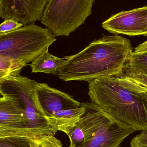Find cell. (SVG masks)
<instances>
[{
  "instance_id": "1",
  "label": "cell",
  "mask_w": 147,
  "mask_h": 147,
  "mask_svg": "<svg viewBox=\"0 0 147 147\" xmlns=\"http://www.w3.org/2000/svg\"><path fill=\"white\" fill-rule=\"evenodd\" d=\"M130 41L117 35L92 41L75 55L64 58L59 78L65 81H89L121 74L133 52Z\"/></svg>"
},
{
  "instance_id": "2",
  "label": "cell",
  "mask_w": 147,
  "mask_h": 147,
  "mask_svg": "<svg viewBox=\"0 0 147 147\" xmlns=\"http://www.w3.org/2000/svg\"><path fill=\"white\" fill-rule=\"evenodd\" d=\"M88 83L92 102L135 131L147 130V93L128 90L116 75L102 77Z\"/></svg>"
},
{
  "instance_id": "3",
  "label": "cell",
  "mask_w": 147,
  "mask_h": 147,
  "mask_svg": "<svg viewBox=\"0 0 147 147\" xmlns=\"http://www.w3.org/2000/svg\"><path fill=\"white\" fill-rule=\"evenodd\" d=\"M57 40L47 29L34 24L0 34V54L26 66Z\"/></svg>"
},
{
  "instance_id": "4",
  "label": "cell",
  "mask_w": 147,
  "mask_h": 147,
  "mask_svg": "<svg viewBox=\"0 0 147 147\" xmlns=\"http://www.w3.org/2000/svg\"><path fill=\"white\" fill-rule=\"evenodd\" d=\"M38 82L23 76L10 77L0 80L1 95L17 100L27 120V127L34 130L40 137L55 136L57 131L50 127L47 117L40 107L36 93Z\"/></svg>"
},
{
  "instance_id": "5",
  "label": "cell",
  "mask_w": 147,
  "mask_h": 147,
  "mask_svg": "<svg viewBox=\"0 0 147 147\" xmlns=\"http://www.w3.org/2000/svg\"><path fill=\"white\" fill-rule=\"evenodd\" d=\"M95 0H49L41 23L55 36H68L92 14Z\"/></svg>"
},
{
  "instance_id": "6",
  "label": "cell",
  "mask_w": 147,
  "mask_h": 147,
  "mask_svg": "<svg viewBox=\"0 0 147 147\" xmlns=\"http://www.w3.org/2000/svg\"><path fill=\"white\" fill-rule=\"evenodd\" d=\"M81 104L85 107L86 111L69 136L70 142L76 146L88 141L104 129L119 121L94 103Z\"/></svg>"
},
{
  "instance_id": "7",
  "label": "cell",
  "mask_w": 147,
  "mask_h": 147,
  "mask_svg": "<svg viewBox=\"0 0 147 147\" xmlns=\"http://www.w3.org/2000/svg\"><path fill=\"white\" fill-rule=\"evenodd\" d=\"M102 27L114 34L147 36V6L117 13L103 22Z\"/></svg>"
},
{
  "instance_id": "8",
  "label": "cell",
  "mask_w": 147,
  "mask_h": 147,
  "mask_svg": "<svg viewBox=\"0 0 147 147\" xmlns=\"http://www.w3.org/2000/svg\"><path fill=\"white\" fill-rule=\"evenodd\" d=\"M49 0H0V17L20 22L24 26L40 20Z\"/></svg>"
},
{
  "instance_id": "9",
  "label": "cell",
  "mask_w": 147,
  "mask_h": 147,
  "mask_svg": "<svg viewBox=\"0 0 147 147\" xmlns=\"http://www.w3.org/2000/svg\"><path fill=\"white\" fill-rule=\"evenodd\" d=\"M36 93L40 105L47 117L59 111L76 109L81 105L70 95L45 83H38Z\"/></svg>"
},
{
  "instance_id": "10",
  "label": "cell",
  "mask_w": 147,
  "mask_h": 147,
  "mask_svg": "<svg viewBox=\"0 0 147 147\" xmlns=\"http://www.w3.org/2000/svg\"><path fill=\"white\" fill-rule=\"evenodd\" d=\"M135 132L132 127L117 121L76 147H121L125 139Z\"/></svg>"
},
{
  "instance_id": "11",
  "label": "cell",
  "mask_w": 147,
  "mask_h": 147,
  "mask_svg": "<svg viewBox=\"0 0 147 147\" xmlns=\"http://www.w3.org/2000/svg\"><path fill=\"white\" fill-rule=\"evenodd\" d=\"M0 97V126L27 127L25 111L16 98L2 95Z\"/></svg>"
},
{
  "instance_id": "12",
  "label": "cell",
  "mask_w": 147,
  "mask_h": 147,
  "mask_svg": "<svg viewBox=\"0 0 147 147\" xmlns=\"http://www.w3.org/2000/svg\"><path fill=\"white\" fill-rule=\"evenodd\" d=\"M86 111L85 107L81 103L79 108L59 111L47 117V122L54 130L64 133L69 137Z\"/></svg>"
},
{
  "instance_id": "13",
  "label": "cell",
  "mask_w": 147,
  "mask_h": 147,
  "mask_svg": "<svg viewBox=\"0 0 147 147\" xmlns=\"http://www.w3.org/2000/svg\"><path fill=\"white\" fill-rule=\"evenodd\" d=\"M65 61L64 58L51 55L47 51L35 59L29 65L32 73L41 72L58 75V69Z\"/></svg>"
},
{
  "instance_id": "14",
  "label": "cell",
  "mask_w": 147,
  "mask_h": 147,
  "mask_svg": "<svg viewBox=\"0 0 147 147\" xmlns=\"http://www.w3.org/2000/svg\"><path fill=\"white\" fill-rule=\"evenodd\" d=\"M123 73L127 74H141L147 76V53L132 52L126 63Z\"/></svg>"
},
{
  "instance_id": "15",
  "label": "cell",
  "mask_w": 147,
  "mask_h": 147,
  "mask_svg": "<svg viewBox=\"0 0 147 147\" xmlns=\"http://www.w3.org/2000/svg\"><path fill=\"white\" fill-rule=\"evenodd\" d=\"M40 137L34 130L27 127L0 126V139L14 138L29 140Z\"/></svg>"
},
{
  "instance_id": "16",
  "label": "cell",
  "mask_w": 147,
  "mask_h": 147,
  "mask_svg": "<svg viewBox=\"0 0 147 147\" xmlns=\"http://www.w3.org/2000/svg\"><path fill=\"white\" fill-rule=\"evenodd\" d=\"M25 67L13 59L0 54V80L19 76Z\"/></svg>"
},
{
  "instance_id": "17",
  "label": "cell",
  "mask_w": 147,
  "mask_h": 147,
  "mask_svg": "<svg viewBox=\"0 0 147 147\" xmlns=\"http://www.w3.org/2000/svg\"><path fill=\"white\" fill-rule=\"evenodd\" d=\"M29 147H64L61 140L54 136L46 135L28 140Z\"/></svg>"
},
{
  "instance_id": "18",
  "label": "cell",
  "mask_w": 147,
  "mask_h": 147,
  "mask_svg": "<svg viewBox=\"0 0 147 147\" xmlns=\"http://www.w3.org/2000/svg\"><path fill=\"white\" fill-rule=\"evenodd\" d=\"M123 82L147 87V76L141 74H127L122 72L117 75Z\"/></svg>"
},
{
  "instance_id": "19",
  "label": "cell",
  "mask_w": 147,
  "mask_h": 147,
  "mask_svg": "<svg viewBox=\"0 0 147 147\" xmlns=\"http://www.w3.org/2000/svg\"><path fill=\"white\" fill-rule=\"evenodd\" d=\"M0 24V34L7 33L13 32L23 27L24 26L21 22L12 19H7Z\"/></svg>"
},
{
  "instance_id": "20",
  "label": "cell",
  "mask_w": 147,
  "mask_h": 147,
  "mask_svg": "<svg viewBox=\"0 0 147 147\" xmlns=\"http://www.w3.org/2000/svg\"><path fill=\"white\" fill-rule=\"evenodd\" d=\"M130 147H147V130L142 131L132 139Z\"/></svg>"
},
{
  "instance_id": "21",
  "label": "cell",
  "mask_w": 147,
  "mask_h": 147,
  "mask_svg": "<svg viewBox=\"0 0 147 147\" xmlns=\"http://www.w3.org/2000/svg\"><path fill=\"white\" fill-rule=\"evenodd\" d=\"M13 138L0 139V147H21L11 141Z\"/></svg>"
},
{
  "instance_id": "22",
  "label": "cell",
  "mask_w": 147,
  "mask_h": 147,
  "mask_svg": "<svg viewBox=\"0 0 147 147\" xmlns=\"http://www.w3.org/2000/svg\"><path fill=\"white\" fill-rule=\"evenodd\" d=\"M133 52L135 53H147V40L136 47Z\"/></svg>"
},
{
  "instance_id": "23",
  "label": "cell",
  "mask_w": 147,
  "mask_h": 147,
  "mask_svg": "<svg viewBox=\"0 0 147 147\" xmlns=\"http://www.w3.org/2000/svg\"><path fill=\"white\" fill-rule=\"evenodd\" d=\"M69 147H76V146L72 142H70V145Z\"/></svg>"
},
{
  "instance_id": "24",
  "label": "cell",
  "mask_w": 147,
  "mask_h": 147,
  "mask_svg": "<svg viewBox=\"0 0 147 147\" xmlns=\"http://www.w3.org/2000/svg\"><path fill=\"white\" fill-rule=\"evenodd\" d=\"M0 95H1V92H0Z\"/></svg>"
}]
</instances>
